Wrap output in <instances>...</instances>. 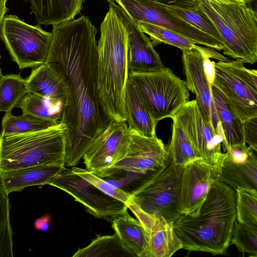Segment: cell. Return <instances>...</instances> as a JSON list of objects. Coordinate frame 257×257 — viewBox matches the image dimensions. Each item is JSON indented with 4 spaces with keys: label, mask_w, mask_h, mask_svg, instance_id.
Segmentation results:
<instances>
[{
    "label": "cell",
    "mask_w": 257,
    "mask_h": 257,
    "mask_svg": "<svg viewBox=\"0 0 257 257\" xmlns=\"http://www.w3.org/2000/svg\"><path fill=\"white\" fill-rule=\"evenodd\" d=\"M97 30L85 16L53 25L45 62L63 77L66 97L60 122L66 128L65 165H77L111 121L99 100Z\"/></svg>",
    "instance_id": "6da1fadb"
},
{
    "label": "cell",
    "mask_w": 257,
    "mask_h": 257,
    "mask_svg": "<svg viewBox=\"0 0 257 257\" xmlns=\"http://www.w3.org/2000/svg\"><path fill=\"white\" fill-rule=\"evenodd\" d=\"M235 221V190L216 180L198 214H182L173 224L183 248L218 255L226 253Z\"/></svg>",
    "instance_id": "7a4b0ae2"
},
{
    "label": "cell",
    "mask_w": 257,
    "mask_h": 257,
    "mask_svg": "<svg viewBox=\"0 0 257 257\" xmlns=\"http://www.w3.org/2000/svg\"><path fill=\"white\" fill-rule=\"evenodd\" d=\"M97 44V86L103 110L111 120L126 121L124 95L128 80V31L109 4Z\"/></svg>",
    "instance_id": "3957f363"
},
{
    "label": "cell",
    "mask_w": 257,
    "mask_h": 257,
    "mask_svg": "<svg viewBox=\"0 0 257 257\" xmlns=\"http://www.w3.org/2000/svg\"><path fill=\"white\" fill-rule=\"evenodd\" d=\"M67 129L60 122L21 134H0V174L23 168L65 166Z\"/></svg>",
    "instance_id": "277c9868"
},
{
    "label": "cell",
    "mask_w": 257,
    "mask_h": 257,
    "mask_svg": "<svg viewBox=\"0 0 257 257\" xmlns=\"http://www.w3.org/2000/svg\"><path fill=\"white\" fill-rule=\"evenodd\" d=\"M169 162L166 147L157 136L147 137L130 131L123 158L93 174L132 195L160 174Z\"/></svg>",
    "instance_id": "5b68a950"
},
{
    "label": "cell",
    "mask_w": 257,
    "mask_h": 257,
    "mask_svg": "<svg viewBox=\"0 0 257 257\" xmlns=\"http://www.w3.org/2000/svg\"><path fill=\"white\" fill-rule=\"evenodd\" d=\"M197 7L210 19L220 35L224 55L244 63L256 62V14L247 3L199 0Z\"/></svg>",
    "instance_id": "8992f818"
},
{
    "label": "cell",
    "mask_w": 257,
    "mask_h": 257,
    "mask_svg": "<svg viewBox=\"0 0 257 257\" xmlns=\"http://www.w3.org/2000/svg\"><path fill=\"white\" fill-rule=\"evenodd\" d=\"M133 85L155 123L171 118L189 101L186 81L165 66L148 72H128Z\"/></svg>",
    "instance_id": "52a82bcc"
},
{
    "label": "cell",
    "mask_w": 257,
    "mask_h": 257,
    "mask_svg": "<svg viewBox=\"0 0 257 257\" xmlns=\"http://www.w3.org/2000/svg\"><path fill=\"white\" fill-rule=\"evenodd\" d=\"M184 167L175 165L169 160L160 174L132 194L128 208L133 213L160 215L174 222L182 215L179 198Z\"/></svg>",
    "instance_id": "ba28073f"
},
{
    "label": "cell",
    "mask_w": 257,
    "mask_h": 257,
    "mask_svg": "<svg viewBox=\"0 0 257 257\" xmlns=\"http://www.w3.org/2000/svg\"><path fill=\"white\" fill-rule=\"evenodd\" d=\"M0 37L20 69L35 68L46 62L52 33L43 30L40 25L33 26L16 15H6L1 25Z\"/></svg>",
    "instance_id": "9c48e42d"
},
{
    "label": "cell",
    "mask_w": 257,
    "mask_h": 257,
    "mask_svg": "<svg viewBox=\"0 0 257 257\" xmlns=\"http://www.w3.org/2000/svg\"><path fill=\"white\" fill-rule=\"evenodd\" d=\"M171 118L184 133L196 156L217 171L224 156L223 139L206 121L196 100L188 101Z\"/></svg>",
    "instance_id": "30bf717a"
},
{
    "label": "cell",
    "mask_w": 257,
    "mask_h": 257,
    "mask_svg": "<svg viewBox=\"0 0 257 257\" xmlns=\"http://www.w3.org/2000/svg\"><path fill=\"white\" fill-rule=\"evenodd\" d=\"M135 21L154 24L174 32L190 40L217 50L222 44L196 28L183 19L167 11L162 5L150 0H113Z\"/></svg>",
    "instance_id": "8fae6325"
},
{
    "label": "cell",
    "mask_w": 257,
    "mask_h": 257,
    "mask_svg": "<svg viewBox=\"0 0 257 257\" xmlns=\"http://www.w3.org/2000/svg\"><path fill=\"white\" fill-rule=\"evenodd\" d=\"M70 195L81 203L87 212L107 220L127 212L124 203L105 194L72 170L64 167L49 183Z\"/></svg>",
    "instance_id": "7c38bea8"
},
{
    "label": "cell",
    "mask_w": 257,
    "mask_h": 257,
    "mask_svg": "<svg viewBox=\"0 0 257 257\" xmlns=\"http://www.w3.org/2000/svg\"><path fill=\"white\" fill-rule=\"evenodd\" d=\"M216 177L215 168L201 159L184 166L179 198L182 215L195 216L198 214Z\"/></svg>",
    "instance_id": "4fadbf2b"
},
{
    "label": "cell",
    "mask_w": 257,
    "mask_h": 257,
    "mask_svg": "<svg viewBox=\"0 0 257 257\" xmlns=\"http://www.w3.org/2000/svg\"><path fill=\"white\" fill-rule=\"evenodd\" d=\"M182 51L187 87L195 94V100L204 117L224 140L210 86L204 70L203 54L196 44H194V47L191 49Z\"/></svg>",
    "instance_id": "5bb4252c"
},
{
    "label": "cell",
    "mask_w": 257,
    "mask_h": 257,
    "mask_svg": "<svg viewBox=\"0 0 257 257\" xmlns=\"http://www.w3.org/2000/svg\"><path fill=\"white\" fill-rule=\"evenodd\" d=\"M130 137L126 121L111 120L83 156L85 169L96 173L117 163L126 153Z\"/></svg>",
    "instance_id": "9a60e30c"
},
{
    "label": "cell",
    "mask_w": 257,
    "mask_h": 257,
    "mask_svg": "<svg viewBox=\"0 0 257 257\" xmlns=\"http://www.w3.org/2000/svg\"><path fill=\"white\" fill-rule=\"evenodd\" d=\"M216 180L235 190L257 189L256 152L246 144L225 149Z\"/></svg>",
    "instance_id": "2e32d148"
},
{
    "label": "cell",
    "mask_w": 257,
    "mask_h": 257,
    "mask_svg": "<svg viewBox=\"0 0 257 257\" xmlns=\"http://www.w3.org/2000/svg\"><path fill=\"white\" fill-rule=\"evenodd\" d=\"M213 64L215 76L212 85L231 110L242 121L257 116V90L234 75L222 61Z\"/></svg>",
    "instance_id": "e0dca14e"
},
{
    "label": "cell",
    "mask_w": 257,
    "mask_h": 257,
    "mask_svg": "<svg viewBox=\"0 0 257 257\" xmlns=\"http://www.w3.org/2000/svg\"><path fill=\"white\" fill-rule=\"evenodd\" d=\"M121 17L128 31L127 66L128 71L148 72L164 67L151 41L138 28L137 24L113 0H107Z\"/></svg>",
    "instance_id": "ac0fdd59"
},
{
    "label": "cell",
    "mask_w": 257,
    "mask_h": 257,
    "mask_svg": "<svg viewBox=\"0 0 257 257\" xmlns=\"http://www.w3.org/2000/svg\"><path fill=\"white\" fill-rule=\"evenodd\" d=\"M146 229L148 245L146 257H170L183 248L177 235L174 222L162 216L149 215L141 212L134 213Z\"/></svg>",
    "instance_id": "d6986e66"
},
{
    "label": "cell",
    "mask_w": 257,
    "mask_h": 257,
    "mask_svg": "<svg viewBox=\"0 0 257 257\" xmlns=\"http://www.w3.org/2000/svg\"><path fill=\"white\" fill-rule=\"evenodd\" d=\"M25 80L28 92L43 97L63 109L66 97L64 81L50 64L45 62L34 68Z\"/></svg>",
    "instance_id": "ffe728a7"
},
{
    "label": "cell",
    "mask_w": 257,
    "mask_h": 257,
    "mask_svg": "<svg viewBox=\"0 0 257 257\" xmlns=\"http://www.w3.org/2000/svg\"><path fill=\"white\" fill-rule=\"evenodd\" d=\"M65 166L33 167L0 174L3 185L9 194L33 186L49 185Z\"/></svg>",
    "instance_id": "44dd1931"
},
{
    "label": "cell",
    "mask_w": 257,
    "mask_h": 257,
    "mask_svg": "<svg viewBox=\"0 0 257 257\" xmlns=\"http://www.w3.org/2000/svg\"><path fill=\"white\" fill-rule=\"evenodd\" d=\"M39 25H55L74 19L84 0H28Z\"/></svg>",
    "instance_id": "7402d4cb"
},
{
    "label": "cell",
    "mask_w": 257,
    "mask_h": 257,
    "mask_svg": "<svg viewBox=\"0 0 257 257\" xmlns=\"http://www.w3.org/2000/svg\"><path fill=\"white\" fill-rule=\"evenodd\" d=\"M112 227L123 247L132 256L146 257L148 245L147 231L141 223L127 212L112 220Z\"/></svg>",
    "instance_id": "603a6c76"
},
{
    "label": "cell",
    "mask_w": 257,
    "mask_h": 257,
    "mask_svg": "<svg viewBox=\"0 0 257 257\" xmlns=\"http://www.w3.org/2000/svg\"><path fill=\"white\" fill-rule=\"evenodd\" d=\"M126 122L130 131L153 137L156 135V124L131 83L127 80L124 95Z\"/></svg>",
    "instance_id": "cb8c5ba5"
},
{
    "label": "cell",
    "mask_w": 257,
    "mask_h": 257,
    "mask_svg": "<svg viewBox=\"0 0 257 257\" xmlns=\"http://www.w3.org/2000/svg\"><path fill=\"white\" fill-rule=\"evenodd\" d=\"M210 88L223 134V152L226 148L229 147L246 144L244 139L242 121L231 110L218 89L214 85H212Z\"/></svg>",
    "instance_id": "d4e9b609"
},
{
    "label": "cell",
    "mask_w": 257,
    "mask_h": 257,
    "mask_svg": "<svg viewBox=\"0 0 257 257\" xmlns=\"http://www.w3.org/2000/svg\"><path fill=\"white\" fill-rule=\"evenodd\" d=\"M59 123L29 114L15 116L11 113L5 114L3 118L1 134L11 135L28 133L45 130Z\"/></svg>",
    "instance_id": "484cf974"
},
{
    "label": "cell",
    "mask_w": 257,
    "mask_h": 257,
    "mask_svg": "<svg viewBox=\"0 0 257 257\" xmlns=\"http://www.w3.org/2000/svg\"><path fill=\"white\" fill-rule=\"evenodd\" d=\"M73 257L132 256L122 246L115 233L98 236L87 246L79 248Z\"/></svg>",
    "instance_id": "4316f807"
},
{
    "label": "cell",
    "mask_w": 257,
    "mask_h": 257,
    "mask_svg": "<svg viewBox=\"0 0 257 257\" xmlns=\"http://www.w3.org/2000/svg\"><path fill=\"white\" fill-rule=\"evenodd\" d=\"M27 93L26 80L20 75H3L0 83V111L11 113Z\"/></svg>",
    "instance_id": "83f0119b"
},
{
    "label": "cell",
    "mask_w": 257,
    "mask_h": 257,
    "mask_svg": "<svg viewBox=\"0 0 257 257\" xmlns=\"http://www.w3.org/2000/svg\"><path fill=\"white\" fill-rule=\"evenodd\" d=\"M166 150L170 162L175 165L184 166L188 163L199 159L196 156L183 131L174 122L171 139Z\"/></svg>",
    "instance_id": "f1b7e54d"
},
{
    "label": "cell",
    "mask_w": 257,
    "mask_h": 257,
    "mask_svg": "<svg viewBox=\"0 0 257 257\" xmlns=\"http://www.w3.org/2000/svg\"><path fill=\"white\" fill-rule=\"evenodd\" d=\"M23 113L29 114L42 119L59 122L62 108L53 105L41 96L27 93L17 105Z\"/></svg>",
    "instance_id": "f546056e"
},
{
    "label": "cell",
    "mask_w": 257,
    "mask_h": 257,
    "mask_svg": "<svg viewBox=\"0 0 257 257\" xmlns=\"http://www.w3.org/2000/svg\"><path fill=\"white\" fill-rule=\"evenodd\" d=\"M135 22L142 32L150 36L154 47L161 43H165L183 51L193 48L195 44L186 38L165 28L142 21Z\"/></svg>",
    "instance_id": "4dcf8cb0"
},
{
    "label": "cell",
    "mask_w": 257,
    "mask_h": 257,
    "mask_svg": "<svg viewBox=\"0 0 257 257\" xmlns=\"http://www.w3.org/2000/svg\"><path fill=\"white\" fill-rule=\"evenodd\" d=\"M162 6L169 12L186 21L223 45L222 39L216 27L207 15L197 6L191 8H179L164 5Z\"/></svg>",
    "instance_id": "1f68e13d"
},
{
    "label": "cell",
    "mask_w": 257,
    "mask_h": 257,
    "mask_svg": "<svg viewBox=\"0 0 257 257\" xmlns=\"http://www.w3.org/2000/svg\"><path fill=\"white\" fill-rule=\"evenodd\" d=\"M9 194L0 178V257H13V231L10 219Z\"/></svg>",
    "instance_id": "d6a6232c"
},
{
    "label": "cell",
    "mask_w": 257,
    "mask_h": 257,
    "mask_svg": "<svg viewBox=\"0 0 257 257\" xmlns=\"http://www.w3.org/2000/svg\"><path fill=\"white\" fill-rule=\"evenodd\" d=\"M235 192L236 220L257 225V190L240 188Z\"/></svg>",
    "instance_id": "836d02e7"
},
{
    "label": "cell",
    "mask_w": 257,
    "mask_h": 257,
    "mask_svg": "<svg viewBox=\"0 0 257 257\" xmlns=\"http://www.w3.org/2000/svg\"><path fill=\"white\" fill-rule=\"evenodd\" d=\"M243 254L257 256V225L235 221L230 240Z\"/></svg>",
    "instance_id": "e575fe53"
},
{
    "label": "cell",
    "mask_w": 257,
    "mask_h": 257,
    "mask_svg": "<svg viewBox=\"0 0 257 257\" xmlns=\"http://www.w3.org/2000/svg\"><path fill=\"white\" fill-rule=\"evenodd\" d=\"M75 173L84 178L99 190L111 197L117 199L126 205L130 201L132 195L126 193L108 183L101 178L86 169L72 167L71 169Z\"/></svg>",
    "instance_id": "d590c367"
},
{
    "label": "cell",
    "mask_w": 257,
    "mask_h": 257,
    "mask_svg": "<svg viewBox=\"0 0 257 257\" xmlns=\"http://www.w3.org/2000/svg\"><path fill=\"white\" fill-rule=\"evenodd\" d=\"M222 63L231 72L238 78L257 90V71L246 68L243 61L239 59L230 60Z\"/></svg>",
    "instance_id": "8d00e7d4"
},
{
    "label": "cell",
    "mask_w": 257,
    "mask_h": 257,
    "mask_svg": "<svg viewBox=\"0 0 257 257\" xmlns=\"http://www.w3.org/2000/svg\"><path fill=\"white\" fill-rule=\"evenodd\" d=\"M242 123L245 143L257 152V116L247 119Z\"/></svg>",
    "instance_id": "74e56055"
},
{
    "label": "cell",
    "mask_w": 257,
    "mask_h": 257,
    "mask_svg": "<svg viewBox=\"0 0 257 257\" xmlns=\"http://www.w3.org/2000/svg\"><path fill=\"white\" fill-rule=\"evenodd\" d=\"M197 47L203 54L204 70L211 87V86L213 84L215 76V68L213 64L214 61H211L210 60L209 56L204 51L203 47L197 45Z\"/></svg>",
    "instance_id": "f35d334b"
},
{
    "label": "cell",
    "mask_w": 257,
    "mask_h": 257,
    "mask_svg": "<svg viewBox=\"0 0 257 257\" xmlns=\"http://www.w3.org/2000/svg\"><path fill=\"white\" fill-rule=\"evenodd\" d=\"M161 5L179 8L196 7L198 0H150Z\"/></svg>",
    "instance_id": "ab89813d"
},
{
    "label": "cell",
    "mask_w": 257,
    "mask_h": 257,
    "mask_svg": "<svg viewBox=\"0 0 257 257\" xmlns=\"http://www.w3.org/2000/svg\"><path fill=\"white\" fill-rule=\"evenodd\" d=\"M50 221V216L49 215H46L36 220L34 227L38 230L46 231L49 227Z\"/></svg>",
    "instance_id": "60d3db41"
},
{
    "label": "cell",
    "mask_w": 257,
    "mask_h": 257,
    "mask_svg": "<svg viewBox=\"0 0 257 257\" xmlns=\"http://www.w3.org/2000/svg\"><path fill=\"white\" fill-rule=\"evenodd\" d=\"M7 1L8 0H0V29L4 18L8 11L6 7Z\"/></svg>",
    "instance_id": "b9f144b4"
},
{
    "label": "cell",
    "mask_w": 257,
    "mask_h": 257,
    "mask_svg": "<svg viewBox=\"0 0 257 257\" xmlns=\"http://www.w3.org/2000/svg\"><path fill=\"white\" fill-rule=\"evenodd\" d=\"M223 3H247V0H214Z\"/></svg>",
    "instance_id": "7bdbcfd3"
},
{
    "label": "cell",
    "mask_w": 257,
    "mask_h": 257,
    "mask_svg": "<svg viewBox=\"0 0 257 257\" xmlns=\"http://www.w3.org/2000/svg\"><path fill=\"white\" fill-rule=\"evenodd\" d=\"M0 59H1V55H0ZM3 75L2 73V69H1V68L0 67V83H1V80H2V78L3 77Z\"/></svg>",
    "instance_id": "ee69618b"
},
{
    "label": "cell",
    "mask_w": 257,
    "mask_h": 257,
    "mask_svg": "<svg viewBox=\"0 0 257 257\" xmlns=\"http://www.w3.org/2000/svg\"><path fill=\"white\" fill-rule=\"evenodd\" d=\"M247 1L248 3H249V2H250L251 1H252V0H247Z\"/></svg>",
    "instance_id": "f6af8a7d"
}]
</instances>
